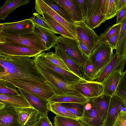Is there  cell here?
I'll return each instance as SVG.
<instances>
[{
    "label": "cell",
    "mask_w": 126,
    "mask_h": 126,
    "mask_svg": "<svg viewBox=\"0 0 126 126\" xmlns=\"http://www.w3.org/2000/svg\"><path fill=\"white\" fill-rule=\"evenodd\" d=\"M0 80L25 79L46 81L37 70L34 60L27 56L0 55Z\"/></svg>",
    "instance_id": "6da1fadb"
},
{
    "label": "cell",
    "mask_w": 126,
    "mask_h": 126,
    "mask_svg": "<svg viewBox=\"0 0 126 126\" xmlns=\"http://www.w3.org/2000/svg\"><path fill=\"white\" fill-rule=\"evenodd\" d=\"M33 59L37 70L50 85L56 94H80L75 88V86L79 81L68 80Z\"/></svg>",
    "instance_id": "7a4b0ae2"
},
{
    "label": "cell",
    "mask_w": 126,
    "mask_h": 126,
    "mask_svg": "<svg viewBox=\"0 0 126 126\" xmlns=\"http://www.w3.org/2000/svg\"><path fill=\"white\" fill-rule=\"evenodd\" d=\"M0 43L26 47L42 52L47 50L41 39L33 32L17 34L0 32Z\"/></svg>",
    "instance_id": "3957f363"
},
{
    "label": "cell",
    "mask_w": 126,
    "mask_h": 126,
    "mask_svg": "<svg viewBox=\"0 0 126 126\" xmlns=\"http://www.w3.org/2000/svg\"><path fill=\"white\" fill-rule=\"evenodd\" d=\"M4 80L16 88L25 90L48 100L56 94L53 89L47 81L14 79Z\"/></svg>",
    "instance_id": "277c9868"
},
{
    "label": "cell",
    "mask_w": 126,
    "mask_h": 126,
    "mask_svg": "<svg viewBox=\"0 0 126 126\" xmlns=\"http://www.w3.org/2000/svg\"><path fill=\"white\" fill-rule=\"evenodd\" d=\"M56 45L82 68L88 60L82 51L78 39L75 40L62 35L57 36Z\"/></svg>",
    "instance_id": "5b68a950"
},
{
    "label": "cell",
    "mask_w": 126,
    "mask_h": 126,
    "mask_svg": "<svg viewBox=\"0 0 126 126\" xmlns=\"http://www.w3.org/2000/svg\"><path fill=\"white\" fill-rule=\"evenodd\" d=\"M114 49L110 46L99 44L93 51L89 59L91 62L97 75L110 60Z\"/></svg>",
    "instance_id": "8992f818"
},
{
    "label": "cell",
    "mask_w": 126,
    "mask_h": 126,
    "mask_svg": "<svg viewBox=\"0 0 126 126\" xmlns=\"http://www.w3.org/2000/svg\"><path fill=\"white\" fill-rule=\"evenodd\" d=\"M78 39L92 52L96 47L98 36L84 21L73 22Z\"/></svg>",
    "instance_id": "52a82bcc"
},
{
    "label": "cell",
    "mask_w": 126,
    "mask_h": 126,
    "mask_svg": "<svg viewBox=\"0 0 126 126\" xmlns=\"http://www.w3.org/2000/svg\"><path fill=\"white\" fill-rule=\"evenodd\" d=\"M126 59L122 57L116 51L113 54L109 62L97 75L96 81L101 83L110 75L117 70L124 72Z\"/></svg>",
    "instance_id": "ba28073f"
},
{
    "label": "cell",
    "mask_w": 126,
    "mask_h": 126,
    "mask_svg": "<svg viewBox=\"0 0 126 126\" xmlns=\"http://www.w3.org/2000/svg\"><path fill=\"white\" fill-rule=\"evenodd\" d=\"M35 9L36 13H45L61 24L77 39L78 37L73 23L68 22L57 14L43 0L35 1Z\"/></svg>",
    "instance_id": "9c48e42d"
},
{
    "label": "cell",
    "mask_w": 126,
    "mask_h": 126,
    "mask_svg": "<svg viewBox=\"0 0 126 126\" xmlns=\"http://www.w3.org/2000/svg\"><path fill=\"white\" fill-rule=\"evenodd\" d=\"M42 52L26 47L0 43V55L11 56H27L34 58Z\"/></svg>",
    "instance_id": "30bf717a"
},
{
    "label": "cell",
    "mask_w": 126,
    "mask_h": 126,
    "mask_svg": "<svg viewBox=\"0 0 126 126\" xmlns=\"http://www.w3.org/2000/svg\"><path fill=\"white\" fill-rule=\"evenodd\" d=\"M75 88L79 93L88 99L98 96L103 94L102 84L95 81L79 80Z\"/></svg>",
    "instance_id": "8fae6325"
},
{
    "label": "cell",
    "mask_w": 126,
    "mask_h": 126,
    "mask_svg": "<svg viewBox=\"0 0 126 126\" xmlns=\"http://www.w3.org/2000/svg\"><path fill=\"white\" fill-rule=\"evenodd\" d=\"M20 94L28 101L32 107L38 112L39 117L47 116L49 111L48 100L25 90L18 88Z\"/></svg>",
    "instance_id": "7c38bea8"
},
{
    "label": "cell",
    "mask_w": 126,
    "mask_h": 126,
    "mask_svg": "<svg viewBox=\"0 0 126 126\" xmlns=\"http://www.w3.org/2000/svg\"><path fill=\"white\" fill-rule=\"evenodd\" d=\"M2 28L0 32L11 34L27 33L33 32L34 24L30 19L20 21L2 23Z\"/></svg>",
    "instance_id": "4fadbf2b"
},
{
    "label": "cell",
    "mask_w": 126,
    "mask_h": 126,
    "mask_svg": "<svg viewBox=\"0 0 126 126\" xmlns=\"http://www.w3.org/2000/svg\"><path fill=\"white\" fill-rule=\"evenodd\" d=\"M0 126H22L16 108L0 102Z\"/></svg>",
    "instance_id": "5bb4252c"
},
{
    "label": "cell",
    "mask_w": 126,
    "mask_h": 126,
    "mask_svg": "<svg viewBox=\"0 0 126 126\" xmlns=\"http://www.w3.org/2000/svg\"><path fill=\"white\" fill-rule=\"evenodd\" d=\"M45 53L42 52L33 58L44 65L68 80L78 81L83 80L72 72L67 71L52 62L45 57Z\"/></svg>",
    "instance_id": "9a60e30c"
},
{
    "label": "cell",
    "mask_w": 126,
    "mask_h": 126,
    "mask_svg": "<svg viewBox=\"0 0 126 126\" xmlns=\"http://www.w3.org/2000/svg\"><path fill=\"white\" fill-rule=\"evenodd\" d=\"M121 111L126 113V105L114 94L111 97L105 126H113Z\"/></svg>",
    "instance_id": "2e32d148"
},
{
    "label": "cell",
    "mask_w": 126,
    "mask_h": 126,
    "mask_svg": "<svg viewBox=\"0 0 126 126\" xmlns=\"http://www.w3.org/2000/svg\"><path fill=\"white\" fill-rule=\"evenodd\" d=\"M84 106L83 113L79 120L87 126H105V122L101 119L93 105L88 101Z\"/></svg>",
    "instance_id": "e0dca14e"
},
{
    "label": "cell",
    "mask_w": 126,
    "mask_h": 126,
    "mask_svg": "<svg viewBox=\"0 0 126 126\" xmlns=\"http://www.w3.org/2000/svg\"><path fill=\"white\" fill-rule=\"evenodd\" d=\"M63 9L74 22H85L79 8L76 0H51Z\"/></svg>",
    "instance_id": "ac0fdd59"
},
{
    "label": "cell",
    "mask_w": 126,
    "mask_h": 126,
    "mask_svg": "<svg viewBox=\"0 0 126 126\" xmlns=\"http://www.w3.org/2000/svg\"><path fill=\"white\" fill-rule=\"evenodd\" d=\"M111 97L103 94L98 96L88 99V102L94 106L100 118L105 123Z\"/></svg>",
    "instance_id": "d6986e66"
},
{
    "label": "cell",
    "mask_w": 126,
    "mask_h": 126,
    "mask_svg": "<svg viewBox=\"0 0 126 126\" xmlns=\"http://www.w3.org/2000/svg\"><path fill=\"white\" fill-rule=\"evenodd\" d=\"M33 32L41 39L47 50L55 46L57 36L52 32L35 24H34Z\"/></svg>",
    "instance_id": "ffe728a7"
},
{
    "label": "cell",
    "mask_w": 126,
    "mask_h": 126,
    "mask_svg": "<svg viewBox=\"0 0 126 126\" xmlns=\"http://www.w3.org/2000/svg\"><path fill=\"white\" fill-rule=\"evenodd\" d=\"M19 121L22 126H29L35 124L38 119L37 111L32 108H16Z\"/></svg>",
    "instance_id": "44dd1931"
},
{
    "label": "cell",
    "mask_w": 126,
    "mask_h": 126,
    "mask_svg": "<svg viewBox=\"0 0 126 126\" xmlns=\"http://www.w3.org/2000/svg\"><path fill=\"white\" fill-rule=\"evenodd\" d=\"M122 73L121 70H116L103 81V94L111 97L115 94Z\"/></svg>",
    "instance_id": "7402d4cb"
},
{
    "label": "cell",
    "mask_w": 126,
    "mask_h": 126,
    "mask_svg": "<svg viewBox=\"0 0 126 126\" xmlns=\"http://www.w3.org/2000/svg\"><path fill=\"white\" fill-rule=\"evenodd\" d=\"M55 53L60 57L71 72L78 76L83 80L82 68L73 60L67 55L59 47H54Z\"/></svg>",
    "instance_id": "603a6c76"
},
{
    "label": "cell",
    "mask_w": 126,
    "mask_h": 126,
    "mask_svg": "<svg viewBox=\"0 0 126 126\" xmlns=\"http://www.w3.org/2000/svg\"><path fill=\"white\" fill-rule=\"evenodd\" d=\"M88 99L80 94H56L48 101L49 102H52L74 103L84 104L88 102Z\"/></svg>",
    "instance_id": "cb8c5ba5"
},
{
    "label": "cell",
    "mask_w": 126,
    "mask_h": 126,
    "mask_svg": "<svg viewBox=\"0 0 126 126\" xmlns=\"http://www.w3.org/2000/svg\"><path fill=\"white\" fill-rule=\"evenodd\" d=\"M0 102L16 108H32L27 100L20 94L8 96L0 94Z\"/></svg>",
    "instance_id": "d4e9b609"
},
{
    "label": "cell",
    "mask_w": 126,
    "mask_h": 126,
    "mask_svg": "<svg viewBox=\"0 0 126 126\" xmlns=\"http://www.w3.org/2000/svg\"><path fill=\"white\" fill-rule=\"evenodd\" d=\"M29 0H7L0 7V19L5 20L10 13L18 7L28 4Z\"/></svg>",
    "instance_id": "484cf974"
},
{
    "label": "cell",
    "mask_w": 126,
    "mask_h": 126,
    "mask_svg": "<svg viewBox=\"0 0 126 126\" xmlns=\"http://www.w3.org/2000/svg\"><path fill=\"white\" fill-rule=\"evenodd\" d=\"M122 23H116L107 28L98 37L97 45H107L108 41L113 37L119 33Z\"/></svg>",
    "instance_id": "4316f807"
},
{
    "label": "cell",
    "mask_w": 126,
    "mask_h": 126,
    "mask_svg": "<svg viewBox=\"0 0 126 126\" xmlns=\"http://www.w3.org/2000/svg\"><path fill=\"white\" fill-rule=\"evenodd\" d=\"M100 10L105 16L107 20L117 16L118 13L116 0H101Z\"/></svg>",
    "instance_id": "83f0119b"
},
{
    "label": "cell",
    "mask_w": 126,
    "mask_h": 126,
    "mask_svg": "<svg viewBox=\"0 0 126 126\" xmlns=\"http://www.w3.org/2000/svg\"><path fill=\"white\" fill-rule=\"evenodd\" d=\"M38 13L41 15L44 20L59 34L67 38L77 40L65 28L47 13L43 12H40Z\"/></svg>",
    "instance_id": "f1b7e54d"
},
{
    "label": "cell",
    "mask_w": 126,
    "mask_h": 126,
    "mask_svg": "<svg viewBox=\"0 0 126 126\" xmlns=\"http://www.w3.org/2000/svg\"><path fill=\"white\" fill-rule=\"evenodd\" d=\"M121 23L122 25L116 50L122 57L126 59V17Z\"/></svg>",
    "instance_id": "f546056e"
},
{
    "label": "cell",
    "mask_w": 126,
    "mask_h": 126,
    "mask_svg": "<svg viewBox=\"0 0 126 126\" xmlns=\"http://www.w3.org/2000/svg\"><path fill=\"white\" fill-rule=\"evenodd\" d=\"M49 102V110L55 114L56 115L79 119L78 117L71 113L61 103Z\"/></svg>",
    "instance_id": "4dcf8cb0"
},
{
    "label": "cell",
    "mask_w": 126,
    "mask_h": 126,
    "mask_svg": "<svg viewBox=\"0 0 126 126\" xmlns=\"http://www.w3.org/2000/svg\"><path fill=\"white\" fill-rule=\"evenodd\" d=\"M54 126H87L79 119L56 115L54 117Z\"/></svg>",
    "instance_id": "1f68e13d"
},
{
    "label": "cell",
    "mask_w": 126,
    "mask_h": 126,
    "mask_svg": "<svg viewBox=\"0 0 126 126\" xmlns=\"http://www.w3.org/2000/svg\"><path fill=\"white\" fill-rule=\"evenodd\" d=\"M100 0H87L85 22L93 17L100 9Z\"/></svg>",
    "instance_id": "d6a6232c"
},
{
    "label": "cell",
    "mask_w": 126,
    "mask_h": 126,
    "mask_svg": "<svg viewBox=\"0 0 126 126\" xmlns=\"http://www.w3.org/2000/svg\"><path fill=\"white\" fill-rule=\"evenodd\" d=\"M83 78L85 80L93 81L96 80V72L94 66L88 59L82 68Z\"/></svg>",
    "instance_id": "836d02e7"
},
{
    "label": "cell",
    "mask_w": 126,
    "mask_h": 126,
    "mask_svg": "<svg viewBox=\"0 0 126 126\" xmlns=\"http://www.w3.org/2000/svg\"><path fill=\"white\" fill-rule=\"evenodd\" d=\"M61 104L79 119L82 116L84 110V104L78 103H64Z\"/></svg>",
    "instance_id": "e575fe53"
},
{
    "label": "cell",
    "mask_w": 126,
    "mask_h": 126,
    "mask_svg": "<svg viewBox=\"0 0 126 126\" xmlns=\"http://www.w3.org/2000/svg\"><path fill=\"white\" fill-rule=\"evenodd\" d=\"M114 94L121 99L126 105V70L122 73Z\"/></svg>",
    "instance_id": "d590c367"
},
{
    "label": "cell",
    "mask_w": 126,
    "mask_h": 126,
    "mask_svg": "<svg viewBox=\"0 0 126 126\" xmlns=\"http://www.w3.org/2000/svg\"><path fill=\"white\" fill-rule=\"evenodd\" d=\"M0 94L8 96H15L20 94L16 88L10 83L0 80Z\"/></svg>",
    "instance_id": "8d00e7d4"
},
{
    "label": "cell",
    "mask_w": 126,
    "mask_h": 126,
    "mask_svg": "<svg viewBox=\"0 0 126 126\" xmlns=\"http://www.w3.org/2000/svg\"><path fill=\"white\" fill-rule=\"evenodd\" d=\"M106 20L105 16L99 9L93 17L85 23L89 27L93 29L99 26Z\"/></svg>",
    "instance_id": "74e56055"
},
{
    "label": "cell",
    "mask_w": 126,
    "mask_h": 126,
    "mask_svg": "<svg viewBox=\"0 0 126 126\" xmlns=\"http://www.w3.org/2000/svg\"><path fill=\"white\" fill-rule=\"evenodd\" d=\"M31 19L34 24L46 28L55 34H59L44 19L42 16L37 13H33Z\"/></svg>",
    "instance_id": "f35d334b"
},
{
    "label": "cell",
    "mask_w": 126,
    "mask_h": 126,
    "mask_svg": "<svg viewBox=\"0 0 126 126\" xmlns=\"http://www.w3.org/2000/svg\"><path fill=\"white\" fill-rule=\"evenodd\" d=\"M43 0L48 6L65 20L68 22L73 23L69 15L62 8L57 4H54L51 0Z\"/></svg>",
    "instance_id": "ab89813d"
},
{
    "label": "cell",
    "mask_w": 126,
    "mask_h": 126,
    "mask_svg": "<svg viewBox=\"0 0 126 126\" xmlns=\"http://www.w3.org/2000/svg\"><path fill=\"white\" fill-rule=\"evenodd\" d=\"M44 55L46 58L53 63L67 71L71 72L62 59L55 52L53 53L51 51L46 53L45 52Z\"/></svg>",
    "instance_id": "60d3db41"
},
{
    "label": "cell",
    "mask_w": 126,
    "mask_h": 126,
    "mask_svg": "<svg viewBox=\"0 0 126 126\" xmlns=\"http://www.w3.org/2000/svg\"><path fill=\"white\" fill-rule=\"evenodd\" d=\"M113 126H126V113L120 112Z\"/></svg>",
    "instance_id": "b9f144b4"
},
{
    "label": "cell",
    "mask_w": 126,
    "mask_h": 126,
    "mask_svg": "<svg viewBox=\"0 0 126 126\" xmlns=\"http://www.w3.org/2000/svg\"><path fill=\"white\" fill-rule=\"evenodd\" d=\"M78 6L85 22L87 10V0H76Z\"/></svg>",
    "instance_id": "7bdbcfd3"
},
{
    "label": "cell",
    "mask_w": 126,
    "mask_h": 126,
    "mask_svg": "<svg viewBox=\"0 0 126 126\" xmlns=\"http://www.w3.org/2000/svg\"><path fill=\"white\" fill-rule=\"evenodd\" d=\"M34 124L36 126H53L47 116L39 117Z\"/></svg>",
    "instance_id": "ee69618b"
},
{
    "label": "cell",
    "mask_w": 126,
    "mask_h": 126,
    "mask_svg": "<svg viewBox=\"0 0 126 126\" xmlns=\"http://www.w3.org/2000/svg\"><path fill=\"white\" fill-rule=\"evenodd\" d=\"M116 16V23H121L123 20L126 17V6L119 12Z\"/></svg>",
    "instance_id": "f6af8a7d"
},
{
    "label": "cell",
    "mask_w": 126,
    "mask_h": 126,
    "mask_svg": "<svg viewBox=\"0 0 126 126\" xmlns=\"http://www.w3.org/2000/svg\"><path fill=\"white\" fill-rule=\"evenodd\" d=\"M119 33H120L111 38L108 42L107 45L110 46L114 49H116Z\"/></svg>",
    "instance_id": "bcb514c9"
},
{
    "label": "cell",
    "mask_w": 126,
    "mask_h": 126,
    "mask_svg": "<svg viewBox=\"0 0 126 126\" xmlns=\"http://www.w3.org/2000/svg\"><path fill=\"white\" fill-rule=\"evenodd\" d=\"M78 40L82 51L89 58L92 52L84 44L79 41L78 39Z\"/></svg>",
    "instance_id": "7dc6e473"
},
{
    "label": "cell",
    "mask_w": 126,
    "mask_h": 126,
    "mask_svg": "<svg viewBox=\"0 0 126 126\" xmlns=\"http://www.w3.org/2000/svg\"><path fill=\"white\" fill-rule=\"evenodd\" d=\"M117 9L118 13L126 6V0H116Z\"/></svg>",
    "instance_id": "c3c4849f"
},
{
    "label": "cell",
    "mask_w": 126,
    "mask_h": 126,
    "mask_svg": "<svg viewBox=\"0 0 126 126\" xmlns=\"http://www.w3.org/2000/svg\"><path fill=\"white\" fill-rule=\"evenodd\" d=\"M29 126H36V125H35L34 124Z\"/></svg>",
    "instance_id": "681fc988"
},
{
    "label": "cell",
    "mask_w": 126,
    "mask_h": 126,
    "mask_svg": "<svg viewBox=\"0 0 126 126\" xmlns=\"http://www.w3.org/2000/svg\"></svg>",
    "instance_id": "f907efd6"
}]
</instances>
